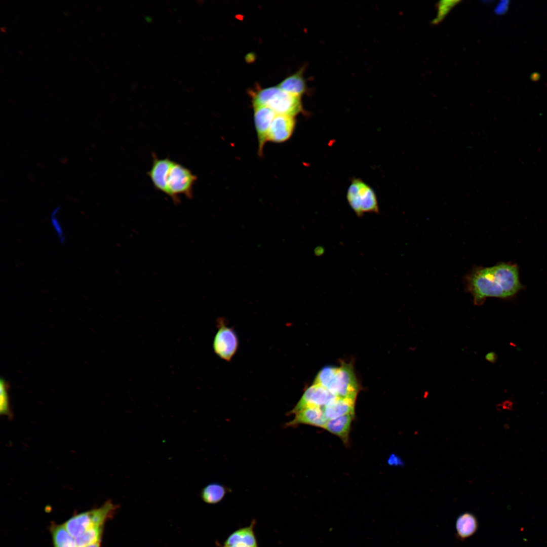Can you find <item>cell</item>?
<instances>
[{
  "label": "cell",
  "instance_id": "26",
  "mask_svg": "<svg viewBox=\"0 0 547 547\" xmlns=\"http://www.w3.org/2000/svg\"><path fill=\"white\" fill-rule=\"evenodd\" d=\"M101 543H102V542H97V543H94V544L89 545L86 546L85 547H101Z\"/></svg>",
  "mask_w": 547,
  "mask_h": 547
},
{
  "label": "cell",
  "instance_id": "5",
  "mask_svg": "<svg viewBox=\"0 0 547 547\" xmlns=\"http://www.w3.org/2000/svg\"><path fill=\"white\" fill-rule=\"evenodd\" d=\"M346 198L349 206L358 216L378 211L375 192L370 186L359 179L353 180L348 187Z\"/></svg>",
  "mask_w": 547,
  "mask_h": 547
},
{
  "label": "cell",
  "instance_id": "6",
  "mask_svg": "<svg viewBox=\"0 0 547 547\" xmlns=\"http://www.w3.org/2000/svg\"><path fill=\"white\" fill-rule=\"evenodd\" d=\"M328 390L337 398L356 400L359 386L352 365L343 363L337 367Z\"/></svg>",
  "mask_w": 547,
  "mask_h": 547
},
{
  "label": "cell",
  "instance_id": "12",
  "mask_svg": "<svg viewBox=\"0 0 547 547\" xmlns=\"http://www.w3.org/2000/svg\"><path fill=\"white\" fill-rule=\"evenodd\" d=\"M294 418L287 422V427H296L299 424H306L324 428L328 421L322 408L309 407L295 414Z\"/></svg>",
  "mask_w": 547,
  "mask_h": 547
},
{
  "label": "cell",
  "instance_id": "24",
  "mask_svg": "<svg viewBox=\"0 0 547 547\" xmlns=\"http://www.w3.org/2000/svg\"><path fill=\"white\" fill-rule=\"evenodd\" d=\"M506 2L504 4H501L497 7V12L498 13H502L506 10Z\"/></svg>",
  "mask_w": 547,
  "mask_h": 547
},
{
  "label": "cell",
  "instance_id": "23",
  "mask_svg": "<svg viewBox=\"0 0 547 547\" xmlns=\"http://www.w3.org/2000/svg\"><path fill=\"white\" fill-rule=\"evenodd\" d=\"M390 464L395 465H403L404 462L402 459L397 455L393 454L388 460Z\"/></svg>",
  "mask_w": 547,
  "mask_h": 547
},
{
  "label": "cell",
  "instance_id": "4",
  "mask_svg": "<svg viewBox=\"0 0 547 547\" xmlns=\"http://www.w3.org/2000/svg\"><path fill=\"white\" fill-rule=\"evenodd\" d=\"M197 180V177L189 169L173 161L167 177V196L175 204L180 202V194L188 199L192 198L193 187Z\"/></svg>",
  "mask_w": 547,
  "mask_h": 547
},
{
  "label": "cell",
  "instance_id": "13",
  "mask_svg": "<svg viewBox=\"0 0 547 547\" xmlns=\"http://www.w3.org/2000/svg\"><path fill=\"white\" fill-rule=\"evenodd\" d=\"M256 520H253L250 524L240 528L232 532L224 542L223 545L245 544L251 547H259L254 532Z\"/></svg>",
  "mask_w": 547,
  "mask_h": 547
},
{
  "label": "cell",
  "instance_id": "17",
  "mask_svg": "<svg viewBox=\"0 0 547 547\" xmlns=\"http://www.w3.org/2000/svg\"><path fill=\"white\" fill-rule=\"evenodd\" d=\"M50 531L54 547H76L74 538L69 533L64 523H52Z\"/></svg>",
  "mask_w": 547,
  "mask_h": 547
},
{
  "label": "cell",
  "instance_id": "7",
  "mask_svg": "<svg viewBox=\"0 0 547 547\" xmlns=\"http://www.w3.org/2000/svg\"><path fill=\"white\" fill-rule=\"evenodd\" d=\"M336 397L323 386L313 383L306 388L300 400L288 414H295L309 407L323 408Z\"/></svg>",
  "mask_w": 547,
  "mask_h": 547
},
{
  "label": "cell",
  "instance_id": "25",
  "mask_svg": "<svg viewBox=\"0 0 547 547\" xmlns=\"http://www.w3.org/2000/svg\"><path fill=\"white\" fill-rule=\"evenodd\" d=\"M222 547H251V546H248V545H245V544H235V545H229V546L223 545Z\"/></svg>",
  "mask_w": 547,
  "mask_h": 547
},
{
  "label": "cell",
  "instance_id": "11",
  "mask_svg": "<svg viewBox=\"0 0 547 547\" xmlns=\"http://www.w3.org/2000/svg\"><path fill=\"white\" fill-rule=\"evenodd\" d=\"M295 127L294 117L277 114L272 120L267 135V141L281 143L292 135Z\"/></svg>",
  "mask_w": 547,
  "mask_h": 547
},
{
  "label": "cell",
  "instance_id": "1",
  "mask_svg": "<svg viewBox=\"0 0 547 547\" xmlns=\"http://www.w3.org/2000/svg\"><path fill=\"white\" fill-rule=\"evenodd\" d=\"M468 284L477 303L488 297L513 296L521 288L517 267L507 263L477 269L470 276Z\"/></svg>",
  "mask_w": 547,
  "mask_h": 547
},
{
  "label": "cell",
  "instance_id": "9",
  "mask_svg": "<svg viewBox=\"0 0 547 547\" xmlns=\"http://www.w3.org/2000/svg\"><path fill=\"white\" fill-rule=\"evenodd\" d=\"M254 119L256 131L259 155H262L265 143L267 141V135L269 127L277 114L269 107L266 106H253Z\"/></svg>",
  "mask_w": 547,
  "mask_h": 547
},
{
  "label": "cell",
  "instance_id": "15",
  "mask_svg": "<svg viewBox=\"0 0 547 547\" xmlns=\"http://www.w3.org/2000/svg\"><path fill=\"white\" fill-rule=\"evenodd\" d=\"M356 401L336 397L323 408L328 420L347 414H355Z\"/></svg>",
  "mask_w": 547,
  "mask_h": 547
},
{
  "label": "cell",
  "instance_id": "16",
  "mask_svg": "<svg viewBox=\"0 0 547 547\" xmlns=\"http://www.w3.org/2000/svg\"><path fill=\"white\" fill-rule=\"evenodd\" d=\"M304 68L288 76L278 86L282 90L291 94L301 97L306 91V86L303 74Z\"/></svg>",
  "mask_w": 547,
  "mask_h": 547
},
{
  "label": "cell",
  "instance_id": "8",
  "mask_svg": "<svg viewBox=\"0 0 547 547\" xmlns=\"http://www.w3.org/2000/svg\"><path fill=\"white\" fill-rule=\"evenodd\" d=\"M238 339L232 329L221 323L215 335L213 346L220 358L230 361L238 347Z\"/></svg>",
  "mask_w": 547,
  "mask_h": 547
},
{
  "label": "cell",
  "instance_id": "2",
  "mask_svg": "<svg viewBox=\"0 0 547 547\" xmlns=\"http://www.w3.org/2000/svg\"><path fill=\"white\" fill-rule=\"evenodd\" d=\"M253 106H266L277 114L295 117L302 110L300 97L281 89L278 86L259 89L251 93Z\"/></svg>",
  "mask_w": 547,
  "mask_h": 547
},
{
  "label": "cell",
  "instance_id": "22",
  "mask_svg": "<svg viewBox=\"0 0 547 547\" xmlns=\"http://www.w3.org/2000/svg\"><path fill=\"white\" fill-rule=\"evenodd\" d=\"M51 222H52L51 223L52 224V226L53 227L54 230H55V231L56 232V234H57V235L58 236V238H59V240L60 241V242H62V241H64V233H63V231L62 226L60 225V223H59V222L57 218L54 217L53 215L52 216V217L51 218Z\"/></svg>",
  "mask_w": 547,
  "mask_h": 547
},
{
  "label": "cell",
  "instance_id": "20",
  "mask_svg": "<svg viewBox=\"0 0 547 547\" xmlns=\"http://www.w3.org/2000/svg\"><path fill=\"white\" fill-rule=\"evenodd\" d=\"M104 526L89 530L74 538L76 547H85L89 545L102 542Z\"/></svg>",
  "mask_w": 547,
  "mask_h": 547
},
{
  "label": "cell",
  "instance_id": "3",
  "mask_svg": "<svg viewBox=\"0 0 547 547\" xmlns=\"http://www.w3.org/2000/svg\"><path fill=\"white\" fill-rule=\"evenodd\" d=\"M119 507V504L109 499L99 507L72 516L64 524L74 538L89 530L105 526L106 522L113 518Z\"/></svg>",
  "mask_w": 547,
  "mask_h": 547
},
{
  "label": "cell",
  "instance_id": "10",
  "mask_svg": "<svg viewBox=\"0 0 547 547\" xmlns=\"http://www.w3.org/2000/svg\"><path fill=\"white\" fill-rule=\"evenodd\" d=\"M173 161L168 158H159L152 153V163L147 172L154 187L158 190L168 195L167 177Z\"/></svg>",
  "mask_w": 547,
  "mask_h": 547
},
{
  "label": "cell",
  "instance_id": "21",
  "mask_svg": "<svg viewBox=\"0 0 547 547\" xmlns=\"http://www.w3.org/2000/svg\"><path fill=\"white\" fill-rule=\"evenodd\" d=\"M1 396H0V412L1 414L11 416L12 413L10 408L8 387L6 382L1 380L0 383Z\"/></svg>",
  "mask_w": 547,
  "mask_h": 547
},
{
  "label": "cell",
  "instance_id": "19",
  "mask_svg": "<svg viewBox=\"0 0 547 547\" xmlns=\"http://www.w3.org/2000/svg\"><path fill=\"white\" fill-rule=\"evenodd\" d=\"M227 492V489L225 486L218 483H212L202 489L200 496L204 502L215 504L220 502Z\"/></svg>",
  "mask_w": 547,
  "mask_h": 547
},
{
  "label": "cell",
  "instance_id": "14",
  "mask_svg": "<svg viewBox=\"0 0 547 547\" xmlns=\"http://www.w3.org/2000/svg\"><path fill=\"white\" fill-rule=\"evenodd\" d=\"M354 417L355 414H347L329 420L323 428L338 437L345 445H347Z\"/></svg>",
  "mask_w": 547,
  "mask_h": 547
},
{
  "label": "cell",
  "instance_id": "18",
  "mask_svg": "<svg viewBox=\"0 0 547 547\" xmlns=\"http://www.w3.org/2000/svg\"><path fill=\"white\" fill-rule=\"evenodd\" d=\"M478 528V522L475 516L470 513L461 515L457 519L456 529L458 537L465 539L473 535Z\"/></svg>",
  "mask_w": 547,
  "mask_h": 547
}]
</instances>
